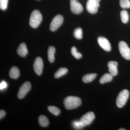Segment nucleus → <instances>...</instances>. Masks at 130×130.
Returning a JSON list of instances; mask_svg holds the SVG:
<instances>
[{
	"label": "nucleus",
	"instance_id": "obj_1",
	"mask_svg": "<svg viewBox=\"0 0 130 130\" xmlns=\"http://www.w3.org/2000/svg\"><path fill=\"white\" fill-rule=\"evenodd\" d=\"M65 108L68 110L77 108L81 104L80 98L77 96H69L66 98L64 101Z\"/></svg>",
	"mask_w": 130,
	"mask_h": 130
},
{
	"label": "nucleus",
	"instance_id": "obj_2",
	"mask_svg": "<svg viewBox=\"0 0 130 130\" xmlns=\"http://www.w3.org/2000/svg\"><path fill=\"white\" fill-rule=\"evenodd\" d=\"M42 20V14L37 10H35L31 13L30 18L29 24L33 28H37Z\"/></svg>",
	"mask_w": 130,
	"mask_h": 130
},
{
	"label": "nucleus",
	"instance_id": "obj_3",
	"mask_svg": "<svg viewBox=\"0 0 130 130\" xmlns=\"http://www.w3.org/2000/svg\"><path fill=\"white\" fill-rule=\"evenodd\" d=\"M129 95V93L128 90L126 89L121 91L119 94L117 100L116 105L119 108L123 107L126 103Z\"/></svg>",
	"mask_w": 130,
	"mask_h": 130
},
{
	"label": "nucleus",
	"instance_id": "obj_4",
	"mask_svg": "<svg viewBox=\"0 0 130 130\" xmlns=\"http://www.w3.org/2000/svg\"><path fill=\"white\" fill-rule=\"evenodd\" d=\"M120 52L123 58L127 60H130V49L125 42L121 41L119 43Z\"/></svg>",
	"mask_w": 130,
	"mask_h": 130
},
{
	"label": "nucleus",
	"instance_id": "obj_5",
	"mask_svg": "<svg viewBox=\"0 0 130 130\" xmlns=\"http://www.w3.org/2000/svg\"><path fill=\"white\" fill-rule=\"evenodd\" d=\"M63 18L61 14L56 15L50 23V29L52 31L56 30L63 23Z\"/></svg>",
	"mask_w": 130,
	"mask_h": 130
},
{
	"label": "nucleus",
	"instance_id": "obj_6",
	"mask_svg": "<svg viewBox=\"0 0 130 130\" xmlns=\"http://www.w3.org/2000/svg\"><path fill=\"white\" fill-rule=\"evenodd\" d=\"M94 119V114L93 112H89L84 115L79 121L84 127L91 124Z\"/></svg>",
	"mask_w": 130,
	"mask_h": 130
},
{
	"label": "nucleus",
	"instance_id": "obj_7",
	"mask_svg": "<svg viewBox=\"0 0 130 130\" xmlns=\"http://www.w3.org/2000/svg\"><path fill=\"white\" fill-rule=\"evenodd\" d=\"M31 88V85L29 82L26 81L24 83L19 89L18 94V97L19 99H21L24 98L30 90Z\"/></svg>",
	"mask_w": 130,
	"mask_h": 130
},
{
	"label": "nucleus",
	"instance_id": "obj_8",
	"mask_svg": "<svg viewBox=\"0 0 130 130\" xmlns=\"http://www.w3.org/2000/svg\"><path fill=\"white\" fill-rule=\"evenodd\" d=\"M71 10L73 13L79 14L83 11V8L82 5L77 0H70Z\"/></svg>",
	"mask_w": 130,
	"mask_h": 130
},
{
	"label": "nucleus",
	"instance_id": "obj_9",
	"mask_svg": "<svg viewBox=\"0 0 130 130\" xmlns=\"http://www.w3.org/2000/svg\"><path fill=\"white\" fill-rule=\"evenodd\" d=\"M43 67V62L42 58L38 57L36 58L33 64V68L36 73L40 76L42 72Z\"/></svg>",
	"mask_w": 130,
	"mask_h": 130
},
{
	"label": "nucleus",
	"instance_id": "obj_10",
	"mask_svg": "<svg viewBox=\"0 0 130 130\" xmlns=\"http://www.w3.org/2000/svg\"><path fill=\"white\" fill-rule=\"evenodd\" d=\"M100 6L99 3L88 0L86 3V9L90 13L95 14L98 12V8Z\"/></svg>",
	"mask_w": 130,
	"mask_h": 130
},
{
	"label": "nucleus",
	"instance_id": "obj_11",
	"mask_svg": "<svg viewBox=\"0 0 130 130\" xmlns=\"http://www.w3.org/2000/svg\"><path fill=\"white\" fill-rule=\"evenodd\" d=\"M98 42L100 46L105 51H111V44L109 41L106 38L102 37H100L98 39Z\"/></svg>",
	"mask_w": 130,
	"mask_h": 130
},
{
	"label": "nucleus",
	"instance_id": "obj_12",
	"mask_svg": "<svg viewBox=\"0 0 130 130\" xmlns=\"http://www.w3.org/2000/svg\"><path fill=\"white\" fill-rule=\"evenodd\" d=\"M118 63L115 61H110L108 63V67L109 73L111 74L113 76H115L118 74Z\"/></svg>",
	"mask_w": 130,
	"mask_h": 130
},
{
	"label": "nucleus",
	"instance_id": "obj_13",
	"mask_svg": "<svg viewBox=\"0 0 130 130\" xmlns=\"http://www.w3.org/2000/svg\"><path fill=\"white\" fill-rule=\"evenodd\" d=\"M17 52L20 56L21 57H24L28 53V50L25 43H22L19 45Z\"/></svg>",
	"mask_w": 130,
	"mask_h": 130
},
{
	"label": "nucleus",
	"instance_id": "obj_14",
	"mask_svg": "<svg viewBox=\"0 0 130 130\" xmlns=\"http://www.w3.org/2000/svg\"><path fill=\"white\" fill-rule=\"evenodd\" d=\"M9 76L12 79H17L20 76V71L18 67H13L9 72Z\"/></svg>",
	"mask_w": 130,
	"mask_h": 130
},
{
	"label": "nucleus",
	"instance_id": "obj_15",
	"mask_svg": "<svg viewBox=\"0 0 130 130\" xmlns=\"http://www.w3.org/2000/svg\"><path fill=\"white\" fill-rule=\"evenodd\" d=\"M55 52V48L54 46H51L49 47L48 50V60L51 63H53L54 61V54Z\"/></svg>",
	"mask_w": 130,
	"mask_h": 130
},
{
	"label": "nucleus",
	"instance_id": "obj_16",
	"mask_svg": "<svg viewBox=\"0 0 130 130\" xmlns=\"http://www.w3.org/2000/svg\"><path fill=\"white\" fill-rule=\"evenodd\" d=\"M96 76V73L86 74L83 77L82 80L84 83H90L95 79Z\"/></svg>",
	"mask_w": 130,
	"mask_h": 130
},
{
	"label": "nucleus",
	"instance_id": "obj_17",
	"mask_svg": "<svg viewBox=\"0 0 130 130\" xmlns=\"http://www.w3.org/2000/svg\"><path fill=\"white\" fill-rule=\"evenodd\" d=\"M38 122L40 125L42 127H46L47 126L49 123L47 118L46 116L43 115L39 116L38 118Z\"/></svg>",
	"mask_w": 130,
	"mask_h": 130
},
{
	"label": "nucleus",
	"instance_id": "obj_18",
	"mask_svg": "<svg viewBox=\"0 0 130 130\" xmlns=\"http://www.w3.org/2000/svg\"><path fill=\"white\" fill-rule=\"evenodd\" d=\"M68 72V70L66 68H60L56 71L54 74V77L55 78H58L63 76Z\"/></svg>",
	"mask_w": 130,
	"mask_h": 130
},
{
	"label": "nucleus",
	"instance_id": "obj_19",
	"mask_svg": "<svg viewBox=\"0 0 130 130\" xmlns=\"http://www.w3.org/2000/svg\"><path fill=\"white\" fill-rule=\"evenodd\" d=\"M113 76L110 73H106L101 77L100 80V83L105 84L106 83L109 82L113 79Z\"/></svg>",
	"mask_w": 130,
	"mask_h": 130
},
{
	"label": "nucleus",
	"instance_id": "obj_20",
	"mask_svg": "<svg viewBox=\"0 0 130 130\" xmlns=\"http://www.w3.org/2000/svg\"><path fill=\"white\" fill-rule=\"evenodd\" d=\"M121 21L124 23H128L129 20V15L127 11L123 10L120 12Z\"/></svg>",
	"mask_w": 130,
	"mask_h": 130
},
{
	"label": "nucleus",
	"instance_id": "obj_21",
	"mask_svg": "<svg viewBox=\"0 0 130 130\" xmlns=\"http://www.w3.org/2000/svg\"><path fill=\"white\" fill-rule=\"evenodd\" d=\"M48 109L51 113L55 116H58L60 113V109L54 106H49Z\"/></svg>",
	"mask_w": 130,
	"mask_h": 130
},
{
	"label": "nucleus",
	"instance_id": "obj_22",
	"mask_svg": "<svg viewBox=\"0 0 130 130\" xmlns=\"http://www.w3.org/2000/svg\"><path fill=\"white\" fill-rule=\"evenodd\" d=\"M74 37L78 39H81L83 38V30L80 28L75 29L73 32Z\"/></svg>",
	"mask_w": 130,
	"mask_h": 130
},
{
	"label": "nucleus",
	"instance_id": "obj_23",
	"mask_svg": "<svg viewBox=\"0 0 130 130\" xmlns=\"http://www.w3.org/2000/svg\"><path fill=\"white\" fill-rule=\"evenodd\" d=\"M72 54L77 59H79L82 57V54L78 52L77 48L75 47H73L71 50Z\"/></svg>",
	"mask_w": 130,
	"mask_h": 130
},
{
	"label": "nucleus",
	"instance_id": "obj_24",
	"mask_svg": "<svg viewBox=\"0 0 130 130\" xmlns=\"http://www.w3.org/2000/svg\"><path fill=\"white\" fill-rule=\"evenodd\" d=\"M120 6L124 9L129 8H130V1L129 0H120Z\"/></svg>",
	"mask_w": 130,
	"mask_h": 130
},
{
	"label": "nucleus",
	"instance_id": "obj_25",
	"mask_svg": "<svg viewBox=\"0 0 130 130\" xmlns=\"http://www.w3.org/2000/svg\"><path fill=\"white\" fill-rule=\"evenodd\" d=\"M8 0H0V8L2 10H5L7 8Z\"/></svg>",
	"mask_w": 130,
	"mask_h": 130
},
{
	"label": "nucleus",
	"instance_id": "obj_26",
	"mask_svg": "<svg viewBox=\"0 0 130 130\" xmlns=\"http://www.w3.org/2000/svg\"><path fill=\"white\" fill-rule=\"evenodd\" d=\"M73 125L74 128L77 129H81L83 127L81 125L80 122H79V121H73Z\"/></svg>",
	"mask_w": 130,
	"mask_h": 130
},
{
	"label": "nucleus",
	"instance_id": "obj_27",
	"mask_svg": "<svg viewBox=\"0 0 130 130\" xmlns=\"http://www.w3.org/2000/svg\"><path fill=\"white\" fill-rule=\"evenodd\" d=\"M7 87V84L5 81H3L0 84V89L1 90L6 88Z\"/></svg>",
	"mask_w": 130,
	"mask_h": 130
},
{
	"label": "nucleus",
	"instance_id": "obj_28",
	"mask_svg": "<svg viewBox=\"0 0 130 130\" xmlns=\"http://www.w3.org/2000/svg\"><path fill=\"white\" fill-rule=\"evenodd\" d=\"M6 115V112L4 110L1 109L0 111V119H2Z\"/></svg>",
	"mask_w": 130,
	"mask_h": 130
},
{
	"label": "nucleus",
	"instance_id": "obj_29",
	"mask_svg": "<svg viewBox=\"0 0 130 130\" xmlns=\"http://www.w3.org/2000/svg\"><path fill=\"white\" fill-rule=\"evenodd\" d=\"M91 1H94L96 2L99 3L100 2L101 0H91Z\"/></svg>",
	"mask_w": 130,
	"mask_h": 130
},
{
	"label": "nucleus",
	"instance_id": "obj_30",
	"mask_svg": "<svg viewBox=\"0 0 130 130\" xmlns=\"http://www.w3.org/2000/svg\"><path fill=\"white\" fill-rule=\"evenodd\" d=\"M125 129H124V128H121V129H120L119 130H125Z\"/></svg>",
	"mask_w": 130,
	"mask_h": 130
}]
</instances>
